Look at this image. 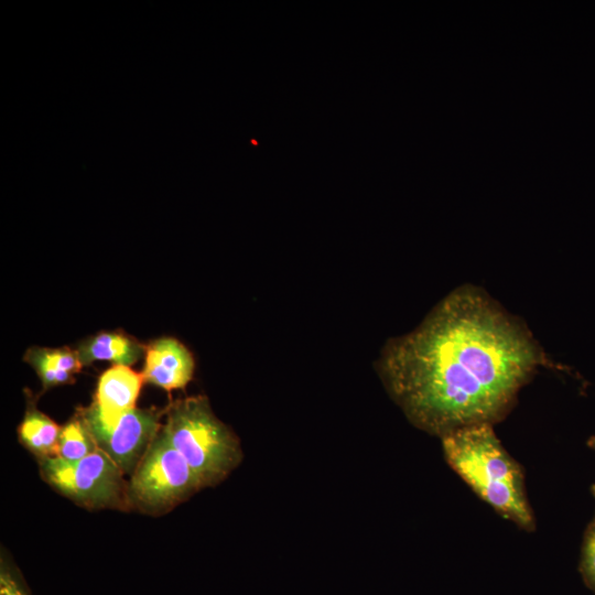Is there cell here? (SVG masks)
Segmentation results:
<instances>
[{"instance_id":"1","label":"cell","mask_w":595,"mask_h":595,"mask_svg":"<svg viewBox=\"0 0 595 595\" xmlns=\"http://www.w3.org/2000/svg\"><path fill=\"white\" fill-rule=\"evenodd\" d=\"M540 364L543 354L518 323L462 288L390 340L378 369L412 422L445 435L499 418Z\"/></svg>"},{"instance_id":"2","label":"cell","mask_w":595,"mask_h":595,"mask_svg":"<svg viewBox=\"0 0 595 595\" xmlns=\"http://www.w3.org/2000/svg\"><path fill=\"white\" fill-rule=\"evenodd\" d=\"M451 467L473 490L502 516L531 528L532 515L518 465L502 448L490 423H477L443 435Z\"/></svg>"},{"instance_id":"3","label":"cell","mask_w":595,"mask_h":595,"mask_svg":"<svg viewBox=\"0 0 595 595\" xmlns=\"http://www.w3.org/2000/svg\"><path fill=\"white\" fill-rule=\"evenodd\" d=\"M162 431L203 486L218 482L239 461L237 440L213 414L203 397L185 398L172 403Z\"/></svg>"},{"instance_id":"4","label":"cell","mask_w":595,"mask_h":595,"mask_svg":"<svg viewBox=\"0 0 595 595\" xmlns=\"http://www.w3.org/2000/svg\"><path fill=\"white\" fill-rule=\"evenodd\" d=\"M202 486L201 479L161 429L138 464L129 491L142 507L162 510Z\"/></svg>"},{"instance_id":"5","label":"cell","mask_w":595,"mask_h":595,"mask_svg":"<svg viewBox=\"0 0 595 595\" xmlns=\"http://www.w3.org/2000/svg\"><path fill=\"white\" fill-rule=\"evenodd\" d=\"M41 472L54 488L87 507H117L123 501L122 472L99 448L77 462L44 457Z\"/></svg>"},{"instance_id":"6","label":"cell","mask_w":595,"mask_h":595,"mask_svg":"<svg viewBox=\"0 0 595 595\" xmlns=\"http://www.w3.org/2000/svg\"><path fill=\"white\" fill-rule=\"evenodd\" d=\"M87 431L97 448L108 455L122 473H131L159 433V414L132 409L115 424H101L87 408L80 411Z\"/></svg>"},{"instance_id":"7","label":"cell","mask_w":595,"mask_h":595,"mask_svg":"<svg viewBox=\"0 0 595 595\" xmlns=\"http://www.w3.org/2000/svg\"><path fill=\"white\" fill-rule=\"evenodd\" d=\"M142 374L128 366L115 365L99 378L95 401L88 411L104 425L115 424L125 413L134 409Z\"/></svg>"},{"instance_id":"8","label":"cell","mask_w":595,"mask_h":595,"mask_svg":"<svg viewBox=\"0 0 595 595\" xmlns=\"http://www.w3.org/2000/svg\"><path fill=\"white\" fill-rule=\"evenodd\" d=\"M194 359L190 350L172 337H162L145 348L143 379L167 391L184 388L192 379Z\"/></svg>"},{"instance_id":"9","label":"cell","mask_w":595,"mask_h":595,"mask_svg":"<svg viewBox=\"0 0 595 595\" xmlns=\"http://www.w3.org/2000/svg\"><path fill=\"white\" fill-rule=\"evenodd\" d=\"M145 347L138 340L117 332H102L78 344L76 353L83 366L96 360H108L115 365H133Z\"/></svg>"},{"instance_id":"10","label":"cell","mask_w":595,"mask_h":595,"mask_svg":"<svg viewBox=\"0 0 595 595\" xmlns=\"http://www.w3.org/2000/svg\"><path fill=\"white\" fill-rule=\"evenodd\" d=\"M60 433L58 425L33 407L29 408L19 426L21 442L43 458L58 455Z\"/></svg>"},{"instance_id":"11","label":"cell","mask_w":595,"mask_h":595,"mask_svg":"<svg viewBox=\"0 0 595 595\" xmlns=\"http://www.w3.org/2000/svg\"><path fill=\"white\" fill-rule=\"evenodd\" d=\"M96 450L97 446L80 418L71 420L61 429L58 457L77 462Z\"/></svg>"},{"instance_id":"12","label":"cell","mask_w":595,"mask_h":595,"mask_svg":"<svg viewBox=\"0 0 595 595\" xmlns=\"http://www.w3.org/2000/svg\"><path fill=\"white\" fill-rule=\"evenodd\" d=\"M37 372L44 388H51L73 381V376L60 370L48 355L47 348L32 347L23 358Z\"/></svg>"},{"instance_id":"13","label":"cell","mask_w":595,"mask_h":595,"mask_svg":"<svg viewBox=\"0 0 595 595\" xmlns=\"http://www.w3.org/2000/svg\"><path fill=\"white\" fill-rule=\"evenodd\" d=\"M0 595H31L18 572L3 562L0 569Z\"/></svg>"},{"instance_id":"14","label":"cell","mask_w":595,"mask_h":595,"mask_svg":"<svg viewBox=\"0 0 595 595\" xmlns=\"http://www.w3.org/2000/svg\"><path fill=\"white\" fill-rule=\"evenodd\" d=\"M582 569L586 580L595 588V522L585 536Z\"/></svg>"},{"instance_id":"15","label":"cell","mask_w":595,"mask_h":595,"mask_svg":"<svg viewBox=\"0 0 595 595\" xmlns=\"http://www.w3.org/2000/svg\"><path fill=\"white\" fill-rule=\"evenodd\" d=\"M588 445H589L593 450H595V436H594V437H591V439L588 440Z\"/></svg>"},{"instance_id":"16","label":"cell","mask_w":595,"mask_h":595,"mask_svg":"<svg viewBox=\"0 0 595 595\" xmlns=\"http://www.w3.org/2000/svg\"><path fill=\"white\" fill-rule=\"evenodd\" d=\"M592 491L595 495V485L592 487Z\"/></svg>"}]
</instances>
